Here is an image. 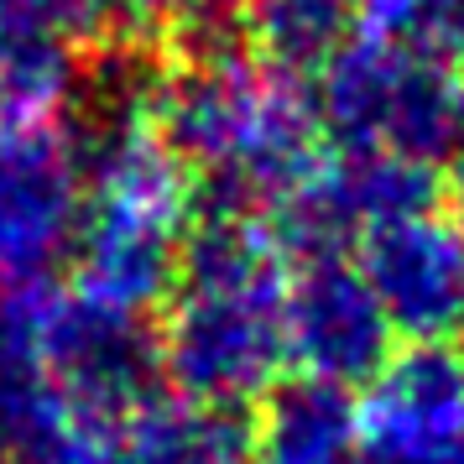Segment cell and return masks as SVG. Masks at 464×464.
<instances>
[{"instance_id": "cell-1", "label": "cell", "mask_w": 464, "mask_h": 464, "mask_svg": "<svg viewBox=\"0 0 464 464\" xmlns=\"http://www.w3.org/2000/svg\"><path fill=\"white\" fill-rule=\"evenodd\" d=\"M287 256L261 214H193L168 318L157 324L162 381L178 397L198 407L261 401L287 360Z\"/></svg>"}, {"instance_id": "cell-2", "label": "cell", "mask_w": 464, "mask_h": 464, "mask_svg": "<svg viewBox=\"0 0 464 464\" xmlns=\"http://www.w3.org/2000/svg\"><path fill=\"white\" fill-rule=\"evenodd\" d=\"M151 126L214 214H266L324 157L314 94L251 53L168 68Z\"/></svg>"}, {"instance_id": "cell-3", "label": "cell", "mask_w": 464, "mask_h": 464, "mask_svg": "<svg viewBox=\"0 0 464 464\" xmlns=\"http://www.w3.org/2000/svg\"><path fill=\"white\" fill-rule=\"evenodd\" d=\"M32 355L43 381L94 422H126L162 386V339L151 314L105 297H58L32 324Z\"/></svg>"}, {"instance_id": "cell-4", "label": "cell", "mask_w": 464, "mask_h": 464, "mask_svg": "<svg viewBox=\"0 0 464 464\" xmlns=\"http://www.w3.org/2000/svg\"><path fill=\"white\" fill-rule=\"evenodd\" d=\"M464 449V350L449 339H407L365 381L360 459L454 464Z\"/></svg>"}, {"instance_id": "cell-5", "label": "cell", "mask_w": 464, "mask_h": 464, "mask_svg": "<svg viewBox=\"0 0 464 464\" xmlns=\"http://www.w3.org/2000/svg\"><path fill=\"white\" fill-rule=\"evenodd\" d=\"M350 261L376 293L397 339L454 344V334H464V240L439 209L371 225Z\"/></svg>"}, {"instance_id": "cell-6", "label": "cell", "mask_w": 464, "mask_h": 464, "mask_svg": "<svg viewBox=\"0 0 464 464\" xmlns=\"http://www.w3.org/2000/svg\"><path fill=\"white\" fill-rule=\"evenodd\" d=\"M282 334L287 360H297L303 376H318L344 392H360L397 350V334L350 256L297 261V272L287 276Z\"/></svg>"}, {"instance_id": "cell-7", "label": "cell", "mask_w": 464, "mask_h": 464, "mask_svg": "<svg viewBox=\"0 0 464 464\" xmlns=\"http://www.w3.org/2000/svg\"><path fill=\"white\" fill-rule=\"evenodd\" d=\"M79 209L84 183L63 136L37 126L0 130V276H47V266L73 246Z\"/></svg>"}, {"instance_id": "cell-8", "label": "cell", "mask_w": 464, "mask_h": 464, "mask_svg": "<svg viewBox=\"0 0 464 464\" xmlns=\"http://www.w3.org/2000/svg\"><path fill=\"white\" fill-rule=\"evenodd\" d=\"M360 397L318 376L272 381L251 422V464H355Z\"/></svg>"}, {"instance_id": "cell-9", "label": "cell", "mask_w": 464, "mask_h": 464, "mask_svg": "<svg viewBox=\"0 0 464 464\" xmlns=\"http://www.w3.org/2000/svg\"><path fill=\"white\" fill-rule=\"evenodd\" d=\"M100 464H251L246 407L151 397L110 433Z\"/></svg>"}, {"instance_id": "cell-10", "label": "cell", "mask_w": 464, "mask_h": 464, "mask_svg": "<svg viewBox=\"0 0 464 464\" xmlns=\"http://www.w3.org/2000/svg\"><path fill=\"white\" fill-rule=\"evenodd\" d=\"M355 37V0H246V47L287 79H318V68Z\"/></svg>"}, {"instance_id": "cell-11", "label": "cell", "mask_w": 464, "mask_h": 464, "mask_svg": "<svg viewBox=\"0 0 464 464\" xmlns=\"http://www.w3.org/2000/svg\"><path fill=\"white\" fill-rule=\"evenodd\" d=\"M5 22H26L73 43H105L126 16V0H0Z\"/></svg>"}, {"instance_id": "cell-12", "label": "cell", "mask_w": 464, "mask_h": 464, "mask_svg": "<svg viewBox=\"0 0 464 464\" xmlns=\"http://www.w3.org/2000/svg\"><path fill=\"white\" fill-rule=\"evenodd\" d=\"M188 5H198V0H126V16L147 26H172Z\"/></svg>"}, {"instance_id": "cell-13", "label": "cell", "mask_w": 464, "mask_h": 464, "mask_svg": "<svg viewBox=\"0 0 464 464\" xmlns=\"http://www.w3.org/2000/svg\"><path fill=\"white\" fill-rule=\"evenodd\" d=\"M449 178H454V214H449V219H454V230H459V240H464V168H454Z\"/></svg>"}, {"instance_id": "cell-14", "label": "cell", "mask_w": 464, "mask_h": 464, "mask_svg": "<svg viewBox=\"0 0 464 464\" xmlns=\"http://www.w3.org/2000/svg\"><path fill=\"white\" fill-rule=\"evenodd\" d=\"M454 464H464V449H459V454H454Z\"/></svg>"}, {"instance_id": "cell-15", "label": "cell", "mask_w": 464, "mask_h": 464, "mask_svg": "<svg viewBox=\"0 0 464 464\" xmlns=\"http://www.w3.org/2000/svg\"><path fill=\"white\" fill-rule=\"evenodd\" d=\"M459 53H464V47H459Z\"/></svg>"}]
</instances>
